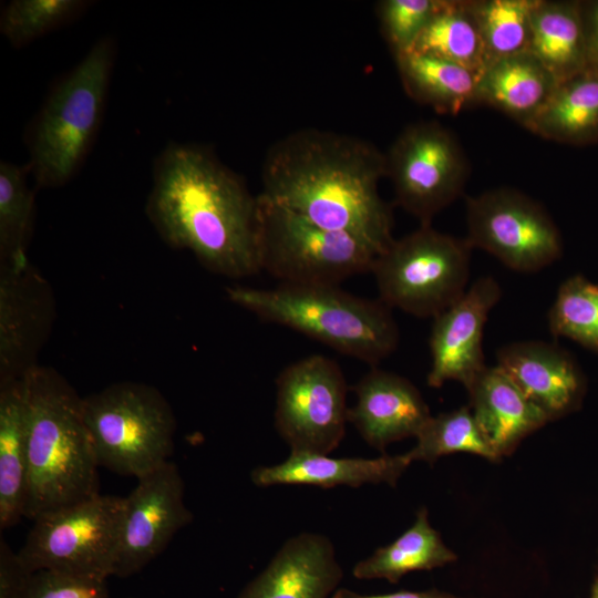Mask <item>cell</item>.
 Listing matches in <instances>:
<instances>
[{
  "mask_svg": "<svg viewBox=\"0 0 598 598\" xmlns=\"http://www.w3.org/2000/svg\"><path fill=\"white\" fill-rule=\"evenodd\" d=\"M385 156L360 137L319 128L275 142L261 165V195L326 229L353 236L378 256L394 241L392 210L379 193Z\"/></svg>",
  "mask_w": 598,
  "mask_h": 598,
  "instance_id": "6da1fadb",
  "label": "cell"
},
{
  "mask_svg": "<svg viewBox=\"0 0 598 598\" xmlns=\"http://www.w3.org/2000/svg\"><path fill=\"white\" fill-rule=\"evenodd\" d=\"M146 215L171 247L209 271L243 278L260 271L257 196L212 147L172 142L157 155Z\"/></svg>",
  "mask_w": 598,
  "mask_h": 598,
  "instance_id": "7a4b0ae2",
  "label": "cell"
},
{
  "mask_svg": "<svg viewBox=\"0 0 598 598\" xmlns=\"http://www.w3.org/2000/svg\"><path fill=\"white\" fill-rule=\"evenodd\" d=\"M29 440L24 517L34 520L99 493L100 467L83 398L58 371L27 374Z\"/></svg>",
  "mask_w": 598,
  "mask_h": 598,
  "instance_id": "3957f363",
  "label": "cell"
},
{
  "mask_svg": "<svg viewBox=\"0 0 598 598\" xmlns=\"http://www.w3.org/2000/svg\"><path fill=\"white\" fill-rule=\"evenodd\" d=\"M116 52L111 35L99 39L50 86L24 132L35 187H62L82 168L103 122Z\"/></svg>",
  "mask_w": 598,
  "mask_h": 598,
  "instance_id": "277c9868",
  "label": "cell"
},
{
  "mask_svg": "<svg viewBox=\"0 0 598 598\" xmlns=\"http://www.w3.org/2000/svg\"><path fill=\"white\" fill-rule=\"evenodd\" d=\"M228 299L261 320L303 333L340 353L375 367L400 340L391 308L333 285H289L260 289L233 286Z\"/></svg>",
  "mask_w": 598,
  "mask_h": 598,
  "instance_id": "5b68a950",
  "label": "cell"
},
{
  "mask_svg": "<svg viewBox=\"0 0 598 598\" xmlns=\"http://www.w3.org/2000/svg\"><path fill=\"white\" fill-rule=\"evenodd\" d=\"M84 420L100 466L140 476L169 461L176 417L155 386L116 382L83 398Z\"/></svg>",
  "mask_w": 598,
  "mask_h": 598,
  "instance_id": "8992f818",
  "label": "cell"
},
{
  "mask_svg": "<svg viewBox=\"0 0 598 598\" xmlns=\"http://www.w3.org/2000/svg\"><path fill=\"white\" fill-rule=\"evenodd\" d=\"M259 269L289 285H333L371 272L378 254L364 241L320 227L257 195Z\"/></svg>",
  "mask_w": 598,
  "mask_h": 598,
  "instance_id": "52a82bcc",
  "label": "cell"
},
{
  "mask_svg": "<svg viewBox=\"0 0 598 598\" xmlns=\"http://www.w3.org/2000/svg\"><path fill=\"white\" fill-rule=\"evenodd\" d=\"M472 249L466 238L420 225L374 260L380 300L414 317H436L467 290Z\"/></svg>",
  "mask_w": 598,
  "mask_h": 598,
  "instance_id": "ba28073f",
  "label": "cell"
},
{
  "mask_svg": "<svg viewBox=\"0 0 598 598\" xmlns=\"http://www.w3.org/2000/svg\"><path fill=\"white\" fill-rule=\"evenodd\" d=\"M125 497L97 494L32 520L18 556L30 571L49 569L81 577L113 576Z\"/></svg>",
  "mask_w": 598,
  "mask_h": 598,
  "instance_id": "9c48e42d",
  "label": "cell"
},
{
  "mask_svg": "<svg viewBox=\"0 0 598 598\" xmlns=\"http://www.w3.org/2000/svg\"><path fill=\"white\" fill-rule=\"evenodd\" d=\"M384 156L394 203L420 225H431L458 198L470 176V163L457 137L434 121L408 125Z\"/></svg>",
  "mask_w": 598,
  "mask_h": 598,
  "instance_id": "30bf717a",
  "label": "cell"
},
{
  "mask_svg": "<svg viewBox=\"0 0 598 598\" xmlns=\"http://www.w3.org/2000/svg\"><path fill=\"white\" fill-rule=\"evenodd\" d=\"M467 236L480 248L518 272H537L563 255L560 231L545 207L509 187L466 199Z\"/></svg>",
  "mask_w": 598,
  "mask_h": 598,
  "instance_id": "8fae6325",
  "label": "cell"
},
{
  "mask_svg": "<svg viewBox=\"0 0 598 598\" xmlns=\"http://www.w3.org/2000/svg\"><path fill=\"white\" fill-rule=\"evenodd\" d=\"M275 426L291 452L328 455L348 422V385L339 364L312 354L286 367L276 380Z\"/></svg>",
  "mask_w": 598,
  "mask_h": 598,
  "instance_id": "7c38bea8",
  "label": "cell"
},
{
  "mask_svg": "<svg viewBox=\"0 0 598 598\" xmlns=\"http://www.w3.org/2000/svg\"><path fill=\"white\" fill-rule=\"evenodd\" d=\"M184 481L167 461L140 476L125 496L122 532L113 576L127 578L144 569L192 523L184 501Z\"/></svg>",
  "mask_w": 598,
  "mask_h": 598,
  "instance_id": "4fadbf2b",
  "label": "cell"
},
{
  "mask_svg": "<svg viewBox=\"0 0 598 598\" xmlns=\"http://www.w3.org/2000/svg\"><path fill=\"white\" fill-rule=\"evenodd\" d=\"M54 318L50 283L29 259L0 262V385L39 365Z\"/></svg>",
  "mask_w": 598,
  "mask_h": 598,
  "instance_id": "5bb4252c",
  "label": "cell"
},
{
  "mask_svg": "<svg viewBox=\"0 0 598 598\" xmlns=\"http://www.w3.org/2000/svg\"><path fill=\"white\" fill-rule=\"evenodd\" d=\"M501 297L497 280L481 277L456 302L433 318L429 341L432 363L426 378L431 388H441L450 380L467 388L487 367L484 328Z\"/></svg>",
  "mask_w": 598,
  "mask_h": 598,
  "instance_id": "9a60e30c",
  "label": "cell"
},
{
  "mask_svg": "<svg viewBox=\"0 0 598 598\" xmlns=\"http://www.w3.org/2000/svg\"><path fill=\"white\" fill-rule=\"evenodd\" d=\"M497 367L549 421L577 411L586 378L575 357L557 343L517 341L496 352Z\"/></svg>",
  "mask_w": 598,
  "mask_h": 598,
  "instance_id": "2e32d148",
  "label": "cell"
},
{
  "mask_svg": "<svg viewBox=\"0 0 598 598\" xmlns=\"http://www.w3.org/2000/svg\"><path fill=\"white\" fill-rule=\"evenodd\" d=\"M342 578L332 542L305 532L287 539L237 598H331Z\"/></svg>",
  "mask_w": 598,
  "mask_h": 598,
  "instance_id": "e0dca14e",
  "label": "cell"
},
{
  "mask_svg": "<svg viewBox=\"0 0 598 598\" xmlns=\"http://www.w3.org/2000/svg\"><path fill=\"white\" fill-rule=\"evenodd\" d=\"M352 390L357 400L348 410V422L382 454L393 442L416 437L431 417L416 386L396 373L373 367Z\"/></svg>",
  "mask_w": 598,
  "mask_h": 598,
  "instance_id": "ac0fdd59",
  "label": "cell"
},
{
  "mask_svg": "<svg viewBox=\"0 0 598 598\" xmlns=\"http://www.w3.org/2000/svg\"><path fill=\"white\" fill-rule=\"evenodd\" d=\"M405 454H382L377 458L329 457L311 452H291L288 458L252 471L251 480L260 487L275 485H310L321 488L360 487L363 484L386 483L395 486L410 465Z\"/></svg>",
  "mask_w": 598,
  "mask_h": 598,
  "instance_id": "d6986e66",
  "label": "cell"
},
{
  "mask_svg": "<svg viewBox=\"0 0 598 598\" xmlns=\"http://www.w3.org/2000/svg\"><path fill=\"white\" fill-rule=\"evenodd\" d=\"M466 390L468 406L499 457L549 422L497 365L486 367Z\"/></svg>",
  "mask_w": 598,
  "mask_h": 598,
  "instance_id": "ffe728a7",
  "label": "cell"
},
{
  "mask_svg": "<svg viewBox=\"0 0 598 598\" xmlns=\"http://www.w3.org/2000/svg\"><path fill=\"white\" fill-rule=\"evenodd\" d=\"M558 82L529 51L489 62L481 71L474 103L505 113L524 127L548 101Z\"/></svg>",
  "mask_w": 598,
  "mask_h": 598,
  "instance_id": "44dd1931",
  "label": "cell"
},
{
  "mask_svg": "<svg viewBox=\"0 0 598 598\" xmlns=\"http://www.w3.org/2000/svg\"><path fill=\"white\" fill-rule=\"evenodd\" d=\"M27 377V375H25ZM0 385V528L24 517L28 492L27 378Z\"/></svg>",
  "mask_w": 598,
  "mask_h": 598,
  "instance_id": "7402d4cb",
  "label": "cell"
},
{
  "mask_svg": "<svg viewBox=\"0 0 598 598\" xmlns=\"http://www.w3.org/2000/svg\"><path fill=\"white\" fill-rule=\"evenodd\" d=\"M525 128L543 138L586 146L598 142V72L587 68L557 84Z\"/></svg>",
  "mask_w": 598,
  "mask_h": 598,
  "instance_id": "603a6c76",
  "label": "cell"
},
{
  "mask_svg": "<svg viewBox=\"0 0 598 598\" xmlns=\"http://www.w3.org/2000/svg\"><path fill=\"white\" fill-rule=\"evenodd\" d=\"M529 52L558 83L586 70L580 1L538 0L533 12Z\"/></svg>",
  "mask_w": 598,
  "mask_h": 598,
  "instance_id": "cb8c5ba5",
  "label": "cell"
},
{
  "mask_svg": "<svg viewBox=\"0 0 598 598\" xmlns=\"http://www.w3.org/2000/svg\"><path fill=\"white\" fill-rule=\"evenodd\" d=\"M406 94L443 114H457L474 103L478 74L447 60L408 51L394 55Z\"/></svg>",
  "mask_w": 598,
  "mask_h": 598,
  "instance_id": "d4e9b609",
  "label": "cell"
},
{
  "mask_svg": "<svg viewBox=\"0 0 598 598\" xmlns=\"http://www.w3.org/2000/svg\"><path fill=\"white\" fill-rule=\"evenodd\" d=\"M457 556L430 525L427 511L421 507L414 524L391 544L358 561L352 570L357 579H385L396 584L411 571L431 570L456 560Z\"/></svg>",
  "mask_w": 598,
  "mask_h": 598,
  "instance_id": "484cf974",
  "label": "cell"
},
{
  "mask_svg": "<svg viewBox=\"0 0 598 598\" xmlns=\"http://www.w3.org/2000/svg\"><path fill=\"white\" fill-rule=\"evenodd\" d=\"M412 50L456 63L480 75L485 55L470 1L444 0Z\"/></svg>",
  "mask_w": 598,
  "mask_h": 598,
  "instance_id": "4316f807",
  "label": "cell"
},
{
  "mask_svg": "<svg viewBox=\"0 0 598 598\" xmlns=\"http://www.w3.org/2000/svg\"><path fill=\"white\" fill-rule=\"evenodd\" d=\"M538 0H470L480 29L485 65L529 51L533 12Z\"/></svg>",
  "mask_w": 598,
  "mask_h": 598,
  "instance_id": "83f0119b",
  "label": "cell"
},
{
  "mask_svg": "<svg viewBox=\"0 0 598 598\" xmlns=\"http://www.w3.org/2000/svg\"><path fill=\"white\" fill-rule=\"evenodd\" d=\"M27 164L0 163V262L19 261L34 226L35 197L28 183Z\"/></svg>",
  "mask_w": 598,
  "mask_h": 598,
  "instance_id": "f1b7e54d",
  "label": "cell"
},
{
  "mask_svg": "<svg viewBox=\"0 0 598 598\" xmlns=\"http://www.w3.org/2000/svg\"><path fill=\"white\" fill-rule=\"evenodd\" d=\"M416 445L406 453L412 461L435 462L452 453L465 452L489 461L501 457L494 451L470 406L432 416L416 435Z\"/></svg>",
  "mask_w": 598,
  "mask_h": 598,
  "instance_id": "f546056e",
  "label": "cell"
},
{
  "mask_svg": "<svg viewBox=\"0 0 598 598\" xmlns=\"http://www.w3.org/2000/svg\"><path fill=\"white\" fill-rule=\"evenodd\" d=\"M92 0H12L0 13V32L16 49L80 19Z\"/></svg>",
  "mask_w": 598,
  "mask_h": 598,
  "instance_id": "4dcf8cb0",
  "label": "cell"
},
{
  "mask_svg": "<svg viewBox=\"0 0 598 598\" xmlns=\"http://www.w3.org/2000/svg\"><path fill=\"white\" fill-rule=\"evenodd\" d=\"M555 338H567L598 353V285L581 275L567 278L558 288L548 316Z\"/></svg>",
  "mask_w": 598,
  "mask_h": 598,
  "instance_id": "1f68e13d",
  "label": "cell"
},
{
  "mask_svg": "<svg viewBox=\"0 0 598 598\" xmlns=\"http://www.w3.org/2000/svg\"><path fill=\"white\" fill-rule=\"evenodd\" d=\"M444 0H383L377 6L382 33L394 55L412 50Z\"/></svg>",
  "mask_w": 598,
  "mask_h": 598,
  "instance_id": "d6a6232c",
  "label": "cell"
},
{
  "mask_svg": "<svg viewBox=\"0 0 598 598\" xmlns=\"http://www.w3.org/2000/svg\"><path fill=\"white\" fill-rule=\"evenodd\" d=\"M21 598H109V590L105 579L41 569L31 573Z\"/></svg>",
  "mask_w": 598,
  "mask_h": 598,
  "instance_id": "836d02e7",
  "label": "cell"
},
{
  "mask_svg": "<svg viewBox=\"0 0 598 598\" xmlns=\"http://www.w3.org/2000/svg\"><path fill=\"white\" fill-rule=\"evenodd\" d=\"M31 573L8 543L0 538V598H21Z\"/></svg>",
  "mask_w": 598,
  "mask_h": 598,
  "instance_id": "e575fe53",
  "label": "cell"
},
{
  "mask_svg": "<svg viewBox=\"0 0 598 598\" xmlns=\"http://www.w3.org/2000/svg\"><path fill=\"white\" fill-rule=\"evenodd\" d=\"M587 68L598 72V0L580 1Z\"/></svg>",
  "mask_w": 598,
  "mask_h": 598,
  "instance_id": "d590c367",
  "label": "cell"
},
{
  "mask_svg": "<svg viewBox=\"0 0 598 598\" xmlns=\"http://www.w3.org/2000/svg\"><path fill=\"white\" fill-rule=\"evenodd\" d=\"M331 598H462L437 589L422 591L401 590L382 595H362L348 588H338Z\"/></svg>",
  "mask_w": 598,
  "mask_h": 598,
  "instance_id": "8d00e7d4",
  "label": "cell"
},
{
  "mask_svg": "<svg viewBox=\"0 0 598 598\" xmlns=\"http://www.w3.org/2000/svg\"><path fill=\"white\" fill-rule=\"evenodd\" d=\"M590 598H598V573L595 577L592 587H591V596Z\"/></svg>",
  "mask_w": 598,
  "mask_h": 598,
  "instance_id": "74e56055",
  "label": "cell"
},
{
  "mask_svg": "<svg viewBox=\"0 0 598 598\" xmlns=\"http://www.w3.org/2000/svg\"><path fill=\"white\" fill-rule=\"evenodd\" d=\"M131 598H134V597H131Z\"/></svg>",
  "mask_w": 598,
  "mask_h": 598,
  "instance_id": "f35d334b",
  "label": "cell"
}]
</instances>
